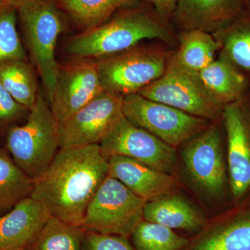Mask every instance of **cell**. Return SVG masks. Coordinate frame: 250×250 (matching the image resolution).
<instances>
[{"mask_svg":"<svg viewBox=\"0 0 250 250\" xmlns=\"http://www.w3.org/2000/svg\"><path fill=\"white\" fill-rule=\"evenodd\" d=\"M108 168L100 145L60 148L48 168L34 180L30 197L40 202L51 217L80 227Z\"/></svg>","mask_w":250,"mask_h":250,"instance_id":"obj_1","label":"cell"},{"mask_svg":"<svg viewBox=\"0 0 250 250\" xmlns=\"http://www.w3.org/2000/svg\"><path fill=\"white\" fill-rule=\"evenodd\" d=\"M164 21L139 8L125 10L109 22L72 37L66 51L79 58L98 59L124 52L146 39L175 45L177 37Z\"/></svg>","mask_w":250,"mask_h":250,"instance_id":"obj_2","label":"cell"},{"mask_svg":"<svg viewBox=\"0 0 250 250\" xmlns=\"http://www.w3.org/2000/svg\"><path fill=\"white\" fill-rule=\"evenodd\" d=\"M4 147L33 180L48 168L61 148L59 123L43 95L39 93L25 123L6 130Z\"/></svg>","mask_w":250,"mask_h":250,"instance_id":"obj_3","label":"cell"},{"mask_svg":"<svg viewBox=\"0 0 250 250\" xmlns=\"http://www.w3.org/2000/svg\"><path fill=\"white\" fill-rule=\"evenodd\" d=\"M139 93L149 100L166 104L210 122L221 120L225 106L207 88L199 72L182 65L174 52L164 75Z\"/></svg>","mask_w":250,"mask_h":250,"instance_id":"obj_4","label":"cell"},{"mask_svg":"<svg viewBox=\"0 0 250 250\" xmlns=\"http://www.w3.org/2000/svg\"><path fill=\"white\" fill-rule=\"evenodd\" d=\"M172 54L161 46L136 45L98 59L96 62L104 90L124 97L139 93L164 75Z\"/></svg>","mask_w":250,"mask_h":250,"instance_id":"obj_5","label":"cell"},{"mask_svg":"<svg viewBox=\"0 0 250 250\" xmlns=\"http://www.w3.org/2000/svg\"><path fill=\"white\" fill-rule=\"evenodd\" d=\"M17 11L31 59L37 67L49 102L60 68L55 49L59 36L65 28L62 15L52 0H29Z\"/></svg>","mask_w":250,"mask_h":250,"instance_id":"obj_6","label":"cell"},{"mask_svg":"<svg viewBox=\"0 0 250 250\" xmlns=\"http://www.w3.org/2000/svg\"><path fill=\"white\" fill-rule=\"evenodd\" d=\"M181 155L188 176L200 191L215 200L225 196L229 182L221 120L184 143Z\"/></svg>","mask_w":250,"mask_h":250,"instance_id":"obj_7","label":"cell"},{"mask_svg":"<svg viewBox=\"0 0 250 250\" xmlns=\"http://www.w3.org/2000/svg\"><path fill=\"white\" fill-rule=\"evenodd\" d=\"M146 202L108 175L87 207L80 227L87 231L129 238L143 220Z\"/></svg>","mask_w":250,"mask_h":250,"instance_id":"obj_8","label":"cell"},{"mask_svg":"<svg viewBox=\"0 0 250 250\" xmlns=\"http://www.w3.org/2000/svg\"><path fill=\"white\" fill-rule=\"evenodd\" d=\"M123 113L131 123L176 149L211 123L166 104L149 100L139 93L124 97Z\"/></svg>","mask_w":250,"mask_h":250,"instance_id":"obj_9","label":"cell"},{"mask_svg":"<svg viewBox=\"0 0 250 250\" xmlns=\"http://www.w3.org/2000/svg\"><path fill=\"white\" fill-rule=\"evenodd\" d=\"M225 131L229 182L233 205L250 198V90L225 105Z\"/></svg>","mask_w":250,"mask_h":250,"instance_id":"obj_10","label":"cell"},{"mask_svg":"<svg viewBox=\"0 0 250 250\" xmlns=\"http://www.w3.org/2000/svg\"><path fill=\"white\" fill-rule=\"evenodd\" d=\"M100 147L107 159L126 156L172 175L177 168V149L134 125L124 115L100 143Z\"/></svg>","mask_w":250,"mask_h":250,"instance_id":"obj_11","label":"cell"},{"mask_svg":"<svg viewBox=\"0 0 250 250\" xmlns=\"http://www.w3.org/2000/svg\"><path fill=\"white\" fill-rule=\"evenodd\" d=\"M124 96L104 90L90 103L59 123L61 148L98 144L107 136L123 113Z\"/></svg>","mask_w":250,"mask_h":250,"instance_id":"obj_12","label":"cell"},{"mask_svg":"<svg viewBox=\"0 0 250 250\" xmlns=\"http://www.w3.org/2000/svg\"><path fill=\"white\" fill-rule=\"evenodd\" d=\"M104 90L96 61L81 58L60 65L49 101L51 110L57 121L62 123Z\"/></svg>","mask_w":250,"mask_h":250,"instance_id":"obj_13","label":"cell"},{"mask_svg":"<svg viewBox=\"0 0 250 250\" xmlns=\"http://www.w3.org/2000/svg\"><path fill=\"white\" fill-rule=\"evenodd\" d=\"M182 250H250V198L207 221Z\"/></svg>","mask_w":250,"mask_h":250,"instance_id":"obj_14","label":"cell"},{"mask_svg":"<svg viewBox=\"0 0 250 250\" xmlns=\"http://www.w3.org/2000/svg\"><path fill=\"white\" fill-rule=\"evenodd\" d=\"M250 11V0H178L172 17L182 31L213 34Z\"/></svg>","mask_w":250,"mask_h":250,"instance_id":"obj_15","label":"cell"},{"mask_svg":"<svg viewBox=\"0 0 250 250\" xmlns=\"http://www.w3.org/2000/svg\"><path fill=\"white\" fill-rule=\"evenodd\" d=\"M108 176L147 202L171 193L178 186V180L172 174L126 156L108 158Z\"/></svg>","mask_w":250,"mask_h":250,"instance_id":"obj_16","label":"cell"},{"mask_svg":"<svg viewBox=\"0 0 250 250\" xmlns=\"http://www.w3.org/2000/svg\"><path fill=\"white\" fill-rule=\"evenodd\" d=\"M50 217L40 202L23 199L0 215V250H24Z\"/></svg>","mask_w":250,"mask_h":250,"instance_id":"obj_17","label":"cell"},{"mask_svg":"<svg viewBox=\"0 0 250 250\" xmlns=\"http://www.w3.org/2000/svg\"><path fill=\"white\" fill-rule=\"evenodd\" d=\"M143 220L171 229L199 231L207 223L195 206L180 195L171 193L149 200L143 210Z\"/></svg>","mask_w":250,"mask_h":250,"instance_id":"obj_18","label":"cell"},{"mask_svg":"<svg viewBox=\"0 0 250 250\" xmlns=\"http://www.w3.org/2000/svg\"><path fill=\"white\" fill-rule=\"evenodd\" d=\"M213 35L220 43L218 57L229 62L250 85V11Z\"/></svg>","mask_w":250,"mask_h":250,"instance_id":"obj_19","label":"cell"},{"mask_svg":"<svg viewBox=\"0 0 250 250\" xmlns=\"http://www.w3.org/2000/svg\"><path fill=\"white\" fill-rule=\"evenodd\" d=\"M199 75L207 88L225 105L241 98L250 90L246 79L220 57L199 72Z\"/></svg>","mask_w":250,"mask_h":250,"instance_id":"obj_20","label":"cell"},{"mask_svg":"<svg viewBox=\"0 0 250 250\" xmlns=\"http://www.w3.org/2000/svg\"><path fill=\"white\" fill-rule=\"evenodd\" d=\"M177 43L179 48L174 54L179 62L188 70L197 72L215 60L220 49L213 34L197 29L181 31Z\"/></svg>","mask_w":250,"mask_h":250,"instance_id":"obj_21","label":"cell"},{"mask_svg":"<svg viewBox=\"0 0 250 250\" xmlns=\"http://www.w3.org/2000/svg\"><path fill=\"white\" fill-rule=\"evenodd\" d=\"M0 82L16 102L29 111L39 93L35 72L27 60L15 59L0 64Z\"/></svg>","mask_w":250,"mask_h":250,"instance_id":"obj_22","label":"cell"},{"mask_svg":"<svg viewBox=\"0 0 250 250\" xmlns=\"http://www.w3.org/2000/svg\"><path fill=\"white\" fill-rule=\"evenodd\" d=\"M34 180L16 164L6 148L0 146V215L29 197Z\"/></svg>","mask_w":250,"mask_h":250,"instance_id":"obj_23","label":"cell"},{"mask_svg":"<svg viewBox=\"0 0 250 250\" xmlns=\"http://www.w3.org/2000/svg\"><path fill=\"white\" fill-rule=\"evenodd\" d=\"M85 231L50 217L24 250H83Z\"/></svg>","mask_w":250,"mask_h":250,"instance_id":"obj_24","label":"cell"},{"mask_svg":"<svg viewBox=\"0 0 250 250\" xmlns=\"http://www.w3.org/2000/svg\"><path fill=\"white\" fill-rule=\"evenodd\" d=\"M139 0H59L62 9L86 29L103 24L117 10Z\"/></svg>","mask_w":250,"mask_h":250,"instance_id":"obj_25","label":"cell"},{"mask_svg":"<svg viewBox=\"0 0 250 250\" xmlns=\"http://www.w3.org/2000/svg\"><path fill=\"white\" fill-rule=\"evenodd\" d=\"M130 238L135 250H182L189 242L170 228L145 220Z\"/></svg>","mask_w":250,"mask_h":250,"instance_id":"obj_26","label":"cell"},{"mask_svg":"<svg viewBox=\"0 0 250 250\" xmlns=\"http://www.w3.org/2000/svg\"><path fill=\"white\" fill-rule=\"evenodd\" d=\"M16 10L0 0V64L15 59L27 60L18 35Z\"/></svg>","mask_w":250,"mask_h":250,"instance_id":"obj_27","label":"cell"},{"mask_svg":"<svg viewBox=\"0 0 250 250\" xmlns=\"http://www.w3.org/2000/svg\"><path fill=\"white\" fill-rule=\"evenodd\" d=\"M29 111L20 104L0 82V131H5L24 117Z\"/></svg>","mask_w":250,"mask_h":250,"instance_id":"obj_28","label":"cell"},{"mask_svg":"<svg viewBox=\"0 0 250 250\" xmlns=\"http://www.w3.org/2000/svg\"><path fill=\"white\" fill-rule=\"evenodd\" d=\"M83 250H135L129 238L85 231Z\"/></svg>","mask_w":250,"mask_h":250,"instance_id":"obj_29","label":"cell"},{"mask_svg":"<svg viewBox=\"0 0 250 250\" xmlns=\"http://www.w3.org/2000/svg\"><path fill=\"white\" fill-rule=\"evenodd\" d=\"M152 4L156 14L161 19L166 21L172 16L178 0H147Z\"/></svg>","mask_w":250,"mask_h":250,"instance_id":"obj_30","label":"cell"},{"mask_svg":"<svg viewBox=\"0 0 250 250\" xmlns=\"http://www.w3.org/2000/svg\"><path fill=\"white\" fill-rule=\"evenodd\" d=\"M2 1L6 4L11 5L15 9H18V8L21 7L22 5L25 4L29 0H2Z\"/></svg>","mask_w":250,"mask_h":250,"instance_id":"obj_31","label":"cell"},{"mask_svg":"<svg viewBox=\"0 0 250 250\" xmlns=\"http://www.w3.org/2000/svg\"><path fill=\"white\" fill-rule=\"evenodd\" d=\"M1 1H2V0H1Z\"/></svg>","mask_w":250,"mask_h":250,"instance_id":"obj_32","label":"cell"}]
</instances>
